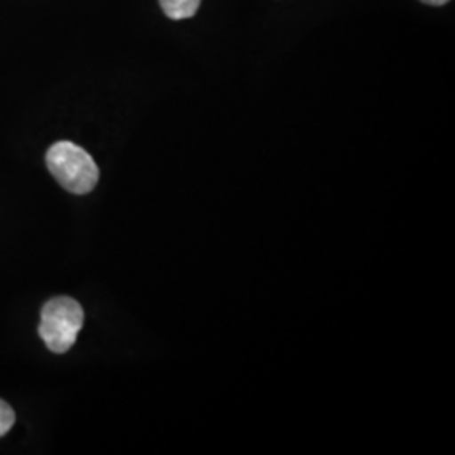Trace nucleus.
<instances>
[{
	"mask_svg": "<svg viewBox=\"0 0 455 455\" xmlns=\"http://www.w3.org/2000/svg\"><path fill=\"white\" fill-rule=\"evenodd\" d=\"M46 164L54 180L73 195H86L98 184L97 163L84 148L73 142L61 140L49 147Z\"/></svg>",
	"mask_w": 455,
	"mask_h": 455,
	"instance_id": "nucleus-1",
	"label": "nucleus"
},
{
	"mask_svg": "<svg viewBox=\"0 0 455 455\" xmlns=\"http://www.w3.org/2000/svg\"><path fill=\"white\" fill-rule=\"evenodd\" d=\"M84 323L83 307L71 297H54L41 312L39 336L49 351L63 355L78 339Z\"/></svg>",
	"mask_w": 455,
	"mask_h": 455,
	"instance_id": "nucleus-2",
	"label": "nucleus"
},
{
	"mask_svg": "<svg viewBox=\"0 0 455 455\" xmlns=\"http://www.w3.org/2000/svg\"><path fill=\"white\" fill-rule=\"evenodd\" d=\"M164 14L174 20H182L195 16L201 0H159Z\"/></svg>",
	"mask_w": 455,
	"mask_h": 455,
	"instance_id": "nucleus-3",
	"label": "nucleus"
},
{
	"mask_svg": "<svg viewBox=\"0 0 455 455\" xmlns=\"http://www.w3.org/2000/svg\"><path fill=\"white\" fill-rule=\"evenodd\" d=\"M16 423V413L9 403L0 400V437H4Z\"/></svg>",
	"mask_w": 455,
	"mask_h": 455,
	"instance_id": "nucleus-4",
	"label": "nucleus"
},
{
	"mask_svg": "<svg viewBox=\"0 0 455 455\" xmlns=\"http://www.w3.org/2000/svg\"><path fill=\"white\" fill-rule=\"evenodd\" d=\"M423 4H428V5H443L447 4L449 0H422Z\"/></svg>",
	"mask_w": 455,
	"mask_h": 455,
	"instance_id": "nucleus-5",
	"label": "nucleus"
}]
</instances>
